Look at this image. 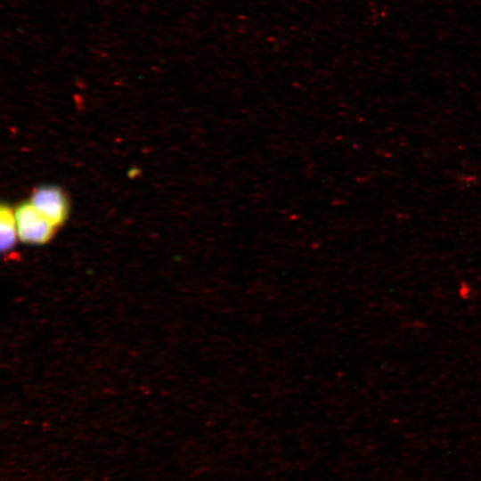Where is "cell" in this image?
<instances>
[{
  "label": "cell",
  "mask_w": 481,
  "mask_h": 481,
  "mask_svg": "<svg viewBox=\"0 0 481 481\" xmlns=\"http://www.w3.org/2000/svg\"><path fill=\"white\" fill-rule=\"evenodd\" d=\"M14 213L18 237L22 242L40 245L48 242L53 236L56 227L30 201L21 203Z\"/></svg>",
  "instance_id": "obj_1"
},
{
  "label": "cell",
  "mask_w": 481,
  "mask_h": 481,
  "mask_svg": "<svg viewBox=\"0 0 481 481\" xmlns=\"http://www.w3.org/2000/svg\"><path fill=\"white\" fill-rule=\"evenodd\" d=\"M30 202L55 227L61 225L69 215L68 199L54 185H43L35 189Z\"/></svg>",
  "instance_id": "obj_2"
},
{
  "label": "cell",
  "mask_w": 481,
  "mask_h": 481,
  "mask_svg": "<svg viewBox=\"0 0 481 481\" xmlns=\"http://www.w3.org/2000/svg\"><path fill=\"white\" fill-rule=\"evenodd\" d=\"M0 231L1 249L2 252L7 253L13 249L19 237L14 210L4 204L0 208Z\"/></svg>",
  "instance_id": "obj_3"
}]
</instances>
